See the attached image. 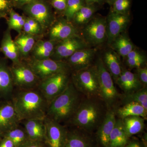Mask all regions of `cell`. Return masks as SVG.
Wrapping results in <instances>:
<instances>
[{
    "label": "cell",
    "mask_w": 147,
    "mask_h": 147,
    "mask_svg": "<svg viewBox=\"0 0 147 147\" xmlns=\"http://www.w3.org/2000/svg\"><path fill=\"white\" fill-rule=\"evenodd\" d=\"M11 101L21 122L47 117L48 103L37 88L19 90Z\"/></svg>",
    "instance_id": "obj_1"
},
{
    "label": "cell",
    "mask_w": 147,
    "mask_h": 147,
    "mask_svg": "<svg viewBox=\"0 0 147 147\" xmlns=\"http://www.w3.org/2000/svg\"><path fill=\"white\" fill-rule=\"evenodd\" d=\"M100 98L82 100L69 120L71 124L88 133L97 130L103 121L108 108Z\"/></svg>",
    "instance_id": "obj_2"
},
{
    "label": "cell",
    "mask_w": 147,
    "mask_h": 147,
    "mask_svg": "<svg viewBox=\"0 0 147 147\" xmlns=\"http://www.w3.org/2000/svg\"><path fill=\"white\" fill-rule=\"evenodd\" d=\"M81 100L80 93L70 82L64 91L49 103L47 117L60 123L69 121Z\"/></svg>",
    "instance_id": "obj_3"
},
{
    "label": "cell",
    "mask_w": 147,
    "mask_h": 147,
    "mask_svg": "<svg viewBox=\"0 0 147 147\" xmlns=\"http://www.w3.org/2000/svg\"><path fill=\"white\" fill-rule=\"evenodd\" d=\"M71 79L76 90L86 98L101 99L95 65L73 71Z\"/></svg>",
    "instance_id": "obj_4"
},
{
    "label": "cell",
    "mask_w": 147,
    "mask_h": 147,
    "mask_svg": "<svg viewBox=\"0 0 147 147\" xmlns=\"http://www.w3.org/2000/svg\"><path fill=\"white\" fill-rule=\"evenodd\" d=\"M97 69L100 96L108 109H112L120 98V95L114 85L111 74L105 67L101 59L95 65Z\"/></svg>",
    "instance_id": "obj_5"
},
{
    "label": "cell",
    "mask_w": 147,
    "mask_h": 147,
    "mask_svg": "<svg viewBox=\"0 0 147 147\" xmlns=\"http://www.w3.org/2000/svg\"><path fill=\"white\" fill-rule=\"evenodd\" d=\"M21 9L26 16L38 21L44 31L49 29L56 20L52 6L47 0H34Z\"/></svg>",
    "instance_id": "obj_6"
},
{
    "label": "cell",
    "mask_w": 147,
    "mask_h": 147,
    "mask_svg": "<svg viewBox=\"0 0 147 147\" xmlns=\"http://www.w3.org/2000/svg\"><path fill=\"white\" fill-rule=\"evenodd\" d=\"M69 83V72H61L40 81L37 88L49 105L52 100L64 91Z\"/></svg>",
    "instance_id": "obj_7"
},
{
    "label": "cell",
    "mask_w": 147,
    "mask_h": 147,
    "mask_svg": "<svg viewBox=\"0 0 147 147\" xmlns=\"http://www.w3.org/2000/svg\"><path fill=\"white\" fill-rule=\"evenodd\" d=\"M26 63L40 81L56 74L69 72L71 69L64 61H55L51 59L36 60L31 58L28 60Z\"/></svg>",
    "instance_id": "obj_8"
},
{
    "label": "cell",
    "mask_w": 147,
    "mask_h": 147,
    "mask_svg": "<svg viewBox=\"0 0 147 147\" xmlns=\"http://www.w3.org/2000/svg\"><path fill=\"white\" fill-rule=\"evenodd\" d=\"M10 69L13 85L19 90L37 88L40 80L26 63L21 61L18 63L13 64Z\"/></svg>",
    "instance_id": "obj_9"
},
{
    "label": "cell",
    "mask_w": 147,
    "mask_h": 147,
    "mask_svg": "<svg viewBox=\"0 0 147 147\" xmlns=\"http://www.w3.org/2000/svg\"><path fill=\"white\" fill-rule=\"evenodd\" d=\"M46 127V147H63L68 130L65 127L53 119L46 117L44 119Z\"/></svg>",
    "instance_id": "obj_10"
},
{
    "label": "cell",
    "mask_w": 147,
    "mask_h": 147,
    "mask_svg": "<svg viewBox=\"0 0 147 147\" xmlns=\"http://www.w3.org/2000/svg\"><path fill=\"white\" fill-rule=\"evenodd\" d=\"M88 43L79 36L72 37L58 42L50 59L64 61L78 50L88 47Z\"/></svg>",
    "instance_id": "obj_11"
},
{
    "label": "cell",
    "mask_w": 147,
    "mask_h": 147,
    "mask_svg": "<svg viewBox=\"0 0 147 147\" xmlns=\"http://www.w3.org/2000/svg\"><path fill=\"white\" fill-rule=\"evenodd\" d=\"M84 28V40L87 43L98 45L107 38L106 19L102 17L91 19Z\"/></svg>",
    "instance_id": "obj_12"
},
{
    "label": "cell",
    "mask_w": 147,
    "mask_h": 147,
    "mask_svg": "<svg viewBox=\"0 0 147 147\" xmlns=\"http://www.w3.org/2000/svg\"><path fill=\"white\" fill-rule=\"evenodd\" d=\"M107 39L108 44H111L113 40L123 33L126 30L129 23L128 14H122L110 11L106 18Z\"/></svg>",
    "instance_id": "obj_13"
},
{
    "label": "cell",
    "mask_w": 147,
    "mask_h": 147,
    "mask_svg": "<svg viewBox=\"0 0 147 147\" xmlns=\"http://www.w3.org/2000/svg\"><path fill=\"white\" fill-rule=\"evenodd\" d=\"M49 29L50 39L58 42L79 36L76 27L65 18H60L55 20Z\"/></svg>",
    "instance_id": "obj_14"
},
{
    "label": "cell",
    "mask_w": 147,
    "mask_h": 147,
    "mask_svg": "<svg viewBox=\"0 0 147 147\" xmlns=\"http://www.w3.org/2000/svg\"><path fill=\"white\" fill-rule=\"evenodd\" d=\"M21 122L12 101H8L0 106V135L19 126Z\"/></svg>",
    "instance_id": "obj_15"
},
{
    "label": "cell",
    "mask_w": 147,
    "mask_h": 147,
    "mask_svg": "<svg viewBox=\"0 0 147 147\" xmlns=\"http://www.w3.org/2000/svg\"><path fill=\"white\" fill-rule=\"evenodd\" d=\"M96 52L93 48H84L76 51L65 62L74 71L86 68L92 65Z\"/></svg>",
    "instance_id": "obj_16"
},
{
    "label": "cell",
    "mask_w": 147,
    "mask_h": 147,
    "mask_svg": "<svg viewBox=\"0 0 147 147\" xmlns=\"http://www.w3.org/2000/svg\"><path fill=\"white\" fill-rule=\"evenodd\" d=\"M116 113L112 109H108L103 121L96 132L97 141L102 147H108L109 139L116 121Z\"/></svg>",
    "instance_id": "obj_17"
},
{
    "label": "cell",
    "mask_w": 147,
    "mask_h": 147,
    "mask_svg": "<svg viewBox=\"0 0 147 147\" xmlns=\"http://www.w3.org/2000/svg\"><path fill=\"white\" fill-rule=\"evenodd\" d=\"M69 131L63 147H95L94 140L87 131L80 129Z\"/></svg>",
    "instance_id": "obj_18"
},
{
    "label": "cell",
    "mask_w": 147,
    "mask_h": 147,
    "mask_svg": "<svg viewBox=\"0 0 147 147\" xmlns=\"http://www.w3.org/2000/svg\"><path fill=\"white\" fill-rule=\"evenodd\" d=\"M23 121L29 140L44 144L46 133L44 119L28 120Z\"/></svg>",
    "instance_id": "obj_19"
},
{
    "label": "cell",
    "mask_w": 147,
    "mask_h": 147,
    "mask_svg": "<svg viewBox=\"0 0 147 147\" xmlns=\"http://www.w3.org/2000/svg\"><path fill=\"white\" fill-rule=\"evenodd\" d=\"M116 83L125 94L137 91L144 87L139 81L136 74L127 69L122 70Z\"/></svg>",
    "instance_id": "obj_20"
},
{
    "label": "cell",
    "mask_w": 147,
    "mask_h": 147,
    "mask_svg": "<svg viewBox=\"0 0 147 147\" xmlns=\"http://www.w3.org/2000/svg\"><path fill=\"white\" fill-rule=\"evenodd\" d=\"M0 48L5 57L12 61L13 64L21 61L18 47L12 39L11 30L8 28L4 32Z\"/></svg>",
    "instance_id": "obj_21"
},
{
    "label": "cell",
    "mask_w": 147,
    "mask_h": 147,
    "mask_svg": "<svg viewBox=\"0 0 147 147\" xmlns=\"http://www.w3.org/2000/svg\"><path fill=\"white\" fill-rule=\"evenodd\" d=\"M58 42L48 40H39L36 42L31 52L32 58L36 60L50 59Z\"/></svg>",
    "instance_id": "obj_22"
},
{
    "label": "cell",
    "mask_w": 147,
    "mask_h": 147,
    "mask_svg": "<svg viewBox=\"0 0 147 147\" xmlns=\"http://www.w3.org/2000/svg\"><path fill=\"white\" fill-rule=\"evenodd\" d=\"M13 77L10 67L3 60H0V95L8 96L13 92Z\"/></svg>",
    "instance_id": "obj_23"
},
{
    "label": "cell",
    "mask_w": 147,
    "mask_h": 147,
    "mask_svg": "<svg viewBox=\"0 0 147 147\" xmlns=\"http://www.w3.org/2000/svg\"><path fill=\"white\" fill-rule=\"evenodd\" d=\"M128 142L129 137L124 129L122 120L117 119L110 135L108 146L125 147Z\"/></svg>",
    "instance_id": "obj_24"
},
{
    "label": "cell",
    "mask_w": 147,
    "mask_h": 147,
    "mask_svg": "<svg viewBox=\"0 0 147 147\" xmlns=\"http://www.w3.org/2000/svg\"><path fill=\"white\" fill-rule=\"evenodd\" d=\"M35 36L22 32L15 38L20 59H28L35 43Z\"/></svg>",
    "instance_id": "obj_25"
},
{
    "label": "cell",
    "mask_w": 147,
    "mask_h": 147,
    "mask_svg": "<svg viewBox=\"0 0 147 147\" xmlns=\"http://www.w3.org/2000/svg\"><path fill=\"white\" fill-rule=\"evenodd\" d=\"M118 55L115 51L109 50L105 53L102 60L105 67L115 82L122 71Z\"/></svg>",
    "instance_id": "obj_26"
},
{
    "label": "cell",
    "mask_w": 147,
    "mask_h": 147,
    "mask_svg": "<svg viewBox=\"0 0 147 147\" xmlns=\"http://www.w3.org/2000/svg\"><path fill=\"white\" fill-rule=\"evenodd\" d=\"M117 113L121 119L131 116L142 117L145 119H146L147 117V110L137 102H131L125 104L118 109Z\"/></svg>",
    "instance_id": "obj_27"
},
{
    "label": "cell",
    "mask_w": 147,
    "mask_h": 147,
    "mask_svg": "<svg viewBox=\"0 0 147 147\" xmlns=\"http://www.w3.org/2000/svg\"><path fill=\"white\" fill-rule=\"evenodd\" d=\"M117 54L122 57H126L129 53L134 50V46L125 34H121L110 44Z\"/></svg>",
    "instance_id": "obj_28"
},
{
    "label": "cell",
    "mask_w": 147,
    "mask_h": 147,
    "mask_svg": "<svg viewBox=\"0 0 147 147\" xmlns=\"http://www.w3.org/2000/svg\"><path fill=\"white\" fill-rule=\"evenodd\" d=\"M122 120L124 129L129 138L142 132L144 128L146 119L142 117L131 116Z\"/></svg>",
    "instance_id": "obj_29"
},
{
    "label": "cell",
    "mask_w": 147,
    "mask_h": 147,
    "mask_svg": "<svg viewBox=\"0 0 147 147\" xmlns=\"http://www.w3.org/2000/svg\"><path fill=\"white\" fill-rule=\"evenodd\" d=\"M96 9L94 4L84 5L76 12L72 21L77 25L86 24L91 20Z\"/></svg>",
    "instance_id": "obj_30"
},
{
    "label": "cell",
    "mask_w": 147,
    "mask_h": 147,
    "mask_svg": "<svg viewBox=\"0 0 147 147\" xmlns=\"http://www.w3.org/2000/svg\"><path fill=\"white\" fill-rule=\"evenodd\" d=\"M2 137L10 139L14 143L16 147L20 146L29 140L25 129L19 126L5 133Z\"/></svg>",
    "instance_id": "obj_31"
},
{
    "label": "cell",
    "mask_w": 147,
    "mask_h": 147,
    "mask_svg": "<svg viewBox=\"0 0 147 147\" xmlns=\"http://www.w3.org/2000/svg\"><path fill=\"white\" fill-rule=\"evenodd\" d=\"M7 20L9 29L11 30H14L19 34L23 32L25 23V16L20 15L13 9L9 12Z\"/></svg>",
    "instance_id": "obj_32"
},
{
    "label": "cell",
    "mask_w": 147,
    "mask_h": 147,
    "mask_svg": "<svg viewBox=\"0 0 147 147\" xmlns=\"http://www.w3.org/2000/svg\"><path fill=\"white\" fill-rule=\"evenodd\" d=\"M124 104L128 102H138L147 110V90L146 87L131 93L125 94L123 98Z\"/></svg>",
    "instance_id": "obj_33"
},
{
    "label": "cell",
    "mask_w": 147,
    "mask_h": 147,
    "mask_svg": "<svg viewBox=\"0 0 147 147\" xmlns=\"http://www.w3.org/2000/svg\"><path fill=\"white\" fill-rule=\"evenodd\" d=\"M84 5V0H67L63 12L65 19L69 22H72L75 14Z\"/></svg>",
    "instance_id": "obj_34"
},
{
    "label": "cell",
    "mask_w": 147,
    "mask_h": 147,
    "mask_svg": "<svg viewBox=\"0 0 147 147\" xmlns=\"http://www.w3.org/2000/svg\"><path fill=\"white\" fill-rule=\"evenodd\" d=\"M16 5V0H0V18L7 19L11 11Z\"/></svg>",
    "instance_id": "obj_35"
},
{
    "label": "cell",
    "mask_w": 147,
    "mask_h": 147,
    "mask_svg": "<svg viewBox=\"0 0 147 147\" xmlns=\"http://www.w3.org/2000/svg\"><path fill=\"white\" fill-rule=\"evenodd\" d=\"M130 4V0H115L112 5V11L118 13L127 14Z\"/></svg>",
    "instance_id": "obj_36"
},
{
    "label": "cell",
    "mask_w": 147,
    "mask_h": 147,
    "mask_svg": "<svg viewBox=\"0 0 147 147\" xmlns=\"http://www.w3.org/2000/svg\"><path fill=\"white\" fill-rule=\"evenodd\" d=\"M137 77L143 86L146 87L147 85V68L146 67H141L137 69Z\"/></svg>",
    "instance_id": "obj_37"
},
{
    "label": "cell",
    "mask_w": 147,
    "mask_h": 147,
    "mask_svg": "<svg viewBox=\"0 0 147 147\" xmlns=\"http://www.w3.org/2000/svg\"><path fill=\"white\" fill-rule=\"evenodd\" d=\"M146 62V59H126V64L130 68H138L142 67Z\"/></svg>",
    "instance_id": "obj_38"
},
{
    "label": "cell",
    "mask_w": 147,
    "mask_h": 147,
    "mask_svg": "<svg viewBox=\"0 0 147 147\" xmlns=\"http://www.w3.org/2000/svg\"><path fill=\"white\" fill-rule=\"evenodd\" d=\"M67 0H50V5L56 10L63 11L65 10Z\"/></svg>",
    "instance_id": "obj_39"
},
{
    "label": "cell",
    "mask_w": 147,
    "mask_h": 147,
    "mask_svg": "<svg viewBox=\"0 0 147 147\" xmlns=\"http://www.w3.org/2000/svg\"><path fill=\"white\" fill-rule=\"evenodd\" d=\"M25 19H26V23H28L32 28L35 29L37 31L39 32L40 34H42V32H43L44 30L42 29V27L36 20L33 18L26 16H25Z\"/></svg>",
    "instance_id": "obj_40"
},
{
    "label": "cell",
    "mask_w": 147,
    "mask_h": 147,
    "mask_svg": "<svg viewBox=\"0 0 147 147\" xmlns=\"http://www.w3.org/2000/svg\"><path fill=\"white\" fill-rule=\"evenodd\" d=\"M126 59H146L144 55H143L141 52L135 49L130 53L126 57Z\"/></svg>",
    "instance_id": "obj_41"
},
{
    "label": "cell",
    "mask_w": 147,
    "mask_h": 147,
    "mask_svg": "<svg viewBox=\"0 0 147 147\" xmlns=\"http://www.w3.org/2000/svg\"><path fill=\"white\" fill-rule=\"evenodd\" d=\"M18 147H46L41 142H35L29 140L24 144Z\"/></svg>",
    "instance_id": "obj_42"
},
{
    "label": "cell",
    "mask_w": 147,
    "mask_h": 147,
    "mask_svg": "<svg viewBox=\"0 0 147 147\" xmlns=\"http://www.w3.org/2000/svg\"><path fill=\"white\" fill-rule=\"evenodd\" d=\"M0 147H16L13 142L9 138L2 137L0 140Z\"/></svg>",
    "instance_id": "obj_43"
},
{
    "label": "cell",
    "mask_w": 147,
    "mask_h": 147,
    "mask_svg": "<svg viewBox=\"0 0 147 147\" xmlns=\"http://www.w3.org/2000/svg\"><path fill=\"white\" fill-rule=\"evenodd\" d=\"M34 0H16L15 7L22 8L24 5L28 4Z\"/></svg>",
    "instance_id": "obj_44"
},
{
    "label": "cell",
    "mask_w": 147,
    "mask_h": 147,
    "mask_svg": "<svg viewBox=\"0 0 147 147\" xmlns=\"http://www.w3.org/2000/svg\"><path fill=\"white\" fill-rule=\"evenodd\" d=\"M125 147H144L142 143L138 140H132L128 142Z\"/></svg>",
    "instance_id": "obj_45"
},
{
    "label": "cell",
    "mask_w": 147,
    "mask_h": 147,
    "mask_svg": "<svg viewBox=\"0 0 147 147\" xmlns=\"http://www.w3.org/2000/svg\"><path fill=\"white\" fill-rule=\"evenodd\" d=\"M87 4H94V3H102L103 0H84Z\"/></svg>",
    "instance_id": "obj_46"
},
{
    "label": "cell",
    "mask_w": 147,
    "mask_h": 147,
    "mask_svg": "<svg viewBox=\"0 0 147 147\" xmlns=\"http://www.w3.org/2000/svg\"><path fill=\"white\" fill-rule=\"evenodd\" d=\"M105 1L110 5H112L115 0H105Z\"/></svg>",
    "instance_id": "obj_47"
},
{
    "label": "cell",
    "mask_w": 147,
    "mask_h": 147,
    "mask_svg": "<svg viewBox=\"0 0 147 147\" xmlns=\"http://www.w3.org/2000/svg\"><path fill=\"white\" fill-rule=\"evenodd\" d=\"M2 137L1 136V135H0V140H1V139Z\"/></svg>",
    "instance_id": "obj_48"
},
{
    "label": "cell",
    "mask_w": 147,
    "mask_h": 147,
    "mask_svg": "<svg viewBox=\"0 0 147 147\" xmlns=\"http://www.w3.org/2000/svg\"><path fill=\"white\" fill-rule=\"evenodd\" d=\"M0 52H1V48H0Z\"/></svg>",
    "instance_id": "obj_49"
},
{
    "label": "cell",
    "mask_w": 147,
    "mask_h": 147,
    "mask_svg": "<svg viewBox=\"0 0 147 147\" xmlns=\"http://www.w3.org/2000/svg\"><path fill=\"white\" fill-rule=\"evenodd\" d=\"M108 147H109V146H108Z\"/></svg>",
    "instance_id": "obj_50"
}]
</instances>
